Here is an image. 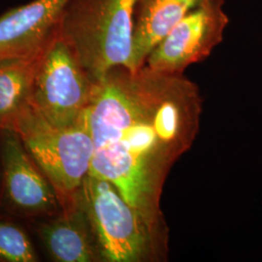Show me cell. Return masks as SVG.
I'll use <instances>...</instances> for the list:
<instances>
[{"label":"cell","mask_w":262,"mask_h":262,"mask_svg":"<svg viewBox=\"0 0 262 262\" xmlns=\"http://www.w3.org/2000/svg\"><path fill=\"white\" fill-rule=\"evenodd\" d=\"M138 0H71L58 26L96 81L116 67L132 71Z\"/></svg>","instance_id":"cell-2"},{"label":"cell","mask_w":262,"mask_h":262,"mask_svg":"<svg viewBox=\"0 0 262 262\" xmlns=\"http://www.w3.org/2000/svg\"><path fill=\"white\" fill-rule=\"evenodd\" d=\"M86 113L75 124L59 126L28 103L5 127L18 133L55 187L60 205L78 194L90 173L95 147Z\"/></svg>","instance_id":"cell-3"},{"label":"cell","mask_w":262,"mask_h":262,"mask_svg":"<svg viewBox=\"0 0 262 262\" xmlns=\"http://www.w3.org/2000/svg\"><path fill=\"white\" fill-rule=\"evenodd\" d=\"M38 255L28 233L14 223L0 221V262H35Z\"/></svg>","instance_id":"cell-12"},{"label":"cell","mask_w":262,"mask_h":262,"mask_svg":"<svg viewBox=\"0 0 262 262\" xmlns=\"http://www.w3.org/2000/svg\"><path fill=\"white\" fill-rule=\"evenodd\" d=\"M0 157L4 198L12 213L25 217H48L59 212L55 187L17 132L1 129Z\"/></svg>","instance_id":"cell-7"},{"label":"cell","mask_w":262,"mask_h":262,"mask_svg":"<svg viewBox=\"0 0 262 262\" xmlns=\"http://www.w3.org/2000/svg\"><path fill=\"white\" fill-rule=\"evenodd\" d=\"M71 0H32L0 16V60L34 56L54 35Z\"/></svg>","instance_id":"cell-8"},{"label":"cell","mask_w":262,"mask_h":262,"mask_svg":"<svg viewBox=\"0 0 262 262\" xmlns=\"http://www.w3.org/2000/svg\"><path fill=\"white\" fill-rule=\"evenodd\" d=\"M42 51L34 56L0 60V125L2 128H5L28 103Z\"/></svg>","instance_id":"cell-11"},{"label":"cell","mask_w":262,"mask_h":262,"mask_svg":"<svg viewBox=\"0 0 262 262\" xmlns=\"http://www.w3.org/2000/svg\"><path fill=\"white\" fill-rule=\"evenodd\" d=\"M202 0H138L133 32L132 71L146 64L159 42Z\"/></svg>","instance_id":"cell-10"},{"label":"cell","mask_w":262,"mask_h":262,"mask_svg":"<svg viewBox=\"0 0 262 262\" xmlns=\"http://www.w3.org/2000/svg\"><path fill=\"white\" fill-rule=\"evenodd\" d=\"M202 100L184 74L116 67L99 79L88 108L94 139L90 175L108 181L159 230L169 170L195 140Z\"/></svg>","instance_id":"cell-1"},{"label":"cell","mask_w":262,"mask_h":262,"mask_svg":"<svg viewBox=\"0 0 262 262\" xmlns=\"http://www.w3.org/2000/svg\"><path fill=\"white\" fill-rule=\"evenodd\" d=\"M225 0H202L150 53L146 66L183 74L188 66L204 60L224 38L229 19Z\"/></svg>","instance_id":"cell-6"},{"label":"cell","mask_w":262,"mask_h":262,"mask_svg":"<svg viewBox=\"0 0 262 262\" xmlns=\"http://www.w3.org/2000/svg\"><path fill=\"white\" fill-rule=\"evenodd\" d=\"M95 84L57 28L41 53L28 103L49 122L72 125L84 118Z\"/></svg>","instance_id":"cell-5"},{"label":"cell","mask_w":262,"mask_h":262,"mask_svg":"<svg viewBox=\"0 0 262 262\" xmlns=\"http://www.w3.org/2000/svg\"><path fill=\"white\" fill-rule=\"evenodd\" d=\"M1 129H2V127H1V125H0V131H1Z\"/></svg>","instance_id":"cell-13"},{"label":"cell","mask_w":262,"mask_h":262,"mask_svg":"<svg viewBox=\"0 0 262 262\" xmlns=\"http://www.w3.org/2000/svg\"><path fill=\"white\" fill-rule=\"evenodd\" d=\"M81 195L103 261L140 262L152 257L159 230L110 182L89 174Z\"/></svg>","instance_id":"cell-4"},{"label":"cell","mask_w":262,"mask_h":262,"mask_svg":"<svg viewBox=\"0 0 262 262\" xmlns=\"http://www.w3.org/2000/svg\"><path fill=\"white\" fill-rule=\"evenodd\" d=\"M46 219L38 225V234L53 260L103 261L84 209L81 189L60 206L59 212Z\"/></svg>","instance_id":"cell-9"}]
</instances>
